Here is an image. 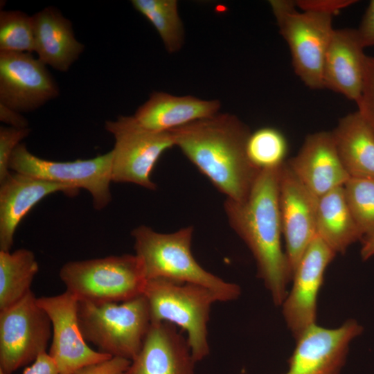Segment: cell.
Returning <instances> with one entry per match:
<instances>
[{
	"label": "cell",
	"mask_w": 374,
	"mask_h": 374,
	"mask_svg": "<svg viewBox=\"0 0 374 374\" xmlns=\"http://www.w3.org/2000/svg\"><path fill=\"white\" fill-rule=\"evenodd\" d=\"M170 131L175 145L226 199L247 198L261 170L248 157L251 132L236 116L218 113Z\"/></svg>",
	"instance_id": "obj_1"
},
{
	"label": "cell",
	"mask_w": 374,
	"mask_h": 374,
	"mask_svg": "<svg viewBox=\"0 0 374 374\" xmlns=\"http://www.w3.org/2000/svg\"><path fill=\"white\" fill-rule=\"evenodd\" d=\"M282 166V165H281ZM281 166L260 172L247 198L241 202L226 199L224 208L231 227L247 245L275 305H281L292 272L281 246L279 207Z\"/></svg>",
	"instance_id": "obj_2"
},
{
	"label": "cell",
	"mask_w": 374,
	"mask_h": 374,
	"mask_svg": "<svg viewBox=\"0 0 374 374\" xmlns=\"http://www.w3.org/2000/svg\"><path fill=\"white\" fill-rule=\"evenodd\" d=\"M193 227L190 226L171 233H158L141 225L131 234L135 255L140 260L146 280L165 278L206 287L219 301H230L240 294V287L207 271L191 252Z\"/></svg>",
	"instance_id": "obj_3"
},
{
	"label": "cell",
	"mask_w": 374,
	"mask_h": 374,
	"mask_svg": "<svg viewBox=\"0 0 374 374\" xmlns=\"http://www.w3.org/2000/svg\"><path fill=\"white\" fill-rule=\"evenodd\" d=\"M78 317L87 342L100 353L130 361L139 353L151 323L143 294L123 302L78 301Z\"/></svg>",
	"instance_id": "obj_4"
},
{
	"label": "cell",
	"mask_w": 374,
	"mask_h": 374,
	"mask_svg": "<svg viewBox=\"0 0 374 374\" xmlns=\"http://www.w3.org/2000/svg\"><path fill=\"white\" fill-rule=\"evenodd\" d=\"M143 294L152 323L166 321L185 330L195 362L209 354L207 324L212 304L219 301L213 292L194 283L155 278L146 280Z\"/></svg>",
	"instance_id": "obj_5"
},
{
	"label": "cell",
	"mask_w": 374,
	"mask_h": 374,
	"mask_svg": "<svg viewBox=\"0 0 374 374\" xmlns=\"http://www.w3.org/2000/svg\"><path fill=\"white\" fill-rule=\"evenodd\" d=\"M59 276L78 301L94 303L132 299L143 294L147 280L135 254L68 262Z\"/></svg>",
	"instance_id": "obj_6"
},
{
	"label": "cell",
	"mask_w": 374,
	"mask_h": 374,
	"mask_svg": "<svg viewBox=\"0 0 374 374\" xmlns=\"http://www.w3.org/2000/svg\"><path fill=\"white\" fill-rule=\"evenodd\" d=\"M279 32L290 50L294 72L308 87L324 88L323 65L334 28L333 15L301 10L295 1H269Z\"/></svg>",
	"instance_id": "obj_7"
},
{
	"label": "cell",
	"mask_w": 374,
	"mask_h": 374,
	"mask_svg": "<svg viewBox=\"0 0 374 374\" xmlns=\"http://www.w3.org/2000/svg\"><path fill=\"white\" fill-rule=\"evenodd\" d=\"M105 127L115 139L112 181L154 190L151 172L161 155L175 145L171 131L153 132L141 126L134 116H125L107 121Z\"/></svg>",
	"instance_id": "obj_8"
},
{
	"label": "cell",
	"mask_w": 374,
	"mask_h": 374,
	"mask_svg": "<svg viewBox=\"0 0 374 374\" xmlns=\"http://www.w3.org/2000/svg\"><path fill=\"white\" fill-rule=\"evenodd\" d=\"M52 337L51 319L30 291L0 310V371L12 374L46 352Z\"/></svg>",
	"instance_id": "obj_9"
},
{
	"label": "cell",
	"mask_w": 374,
	"mask_h": 374,
	"mask_svg": "<svg viewBox=\"0 0 374 374\" xmlns=\"http://www.w3.org/2000/svg\"><path fill=\"white\" fill-rule=\"evenodd\" d=\"M112 150L89 159L55 161L33 154L24 143L15 148L9 163L15 172L87 190L96 210L104 208L112 199Z\"/></svg>",
	"instance_id": "obj_10"
},
{
	"label": "cell",
	"mask_w": 374,
	"mask_h": 374,
	"mask_svg": "<svg viewBox=\"0 0 374 374\" xmlns=\"http://www.w3.org/2000/svg\"><path fill=\"white\" fill-rule=\"evenodd\" d=\"M52 325V342L48 353L61 374H74L80 369L112 357L89 347L80 328L78 300L70 292L37 298Z\"/></svg>",
	"instance_id": "obj_11"
},
{
	"label": "cell",
	"mask_w": 374,
	"mask_h": 374,
	"mask_svg": "<svg viewBox=\"0 0 374 374\" xmlns=\"http://www.w3.org/2000/svg\"><path fill=\"white\" fill-rule=\"evenodd\" d=\"M59 96L46 65L30 53L0 51V103L19 112L34 110Z\"/></svg>",
	"instance_id": "obj_12"
},
{
	"label": "cell",
	"mask_w": 374,
	"mask_h": 374,
	"mask_svg": "<svg viewBox=\"0 0 374 374\" xmlns=\"http://www.w3.org/2000/svg\"><path fill=\"white\" fill-rule=\"evenodd\" d=\"M318 199L285 161L280 171L279 207L285 254L292 276L304 252L317 235Z\"/></svg>",
	"instance_id": "obj_13"
},
{
	"label": "cell",
	"mask_w": 374,
	"mask_h": 374,
	"mask_svg": "<svg viewBox=\"0 0 374 374\" xmlns=\"http://www.w3.org/2000/svg\"><path fill=\"white\" fill-rule=\"evenodd\" d=\"M335 255L317 235L294 271L292 287L281 305L287 328L296 340L316 324L317 295L325 271Z\"/></svg>",
	"instance_id": "obj_14"
},
{
	"label": "cell",
	"mask_w": 374,
	"mask_h": 374,
	"mask_svg": "<svg viewBox=\"0 0 374 374\" xmlns=\"http://www.w3.org/2000/svg\"><path fill=\"white\" fill-rule=\"evenodd\" d=\"M362 331L353 319L335 328L313 325L296 339L283 374H340L351 341Z\"/></svg>",
	"instance_id": "obj_15"
},
{
	"label": "cell",
	"mask_w": 374,
	"mask_h": 374,
	"mask_svg": "<svg viewBox=\"0 0 374 374\" xmlns=\"http://www.w3.org/2000/svg\"><path fill=\"white\" fill-rule=\"evenodd\" d=\"M287 161L299 180L317 197L343 186L350 179L332 131L307 136L297 154Z\"/></svg>",
	"instance_id": "obj_16"
},
{
	"label": "cell",
	"mask_w": 374,
	"mask_h": 374,
	"mask_svg": "<svg viewBox=\"0 0 374 374\" xmlns=\"http://www.w3.org/2000/svg\"><path fill=\"white\" fill-rule=\"evenodd\" d=\"M187 338L172 323H150L142 347L125 374H194Z\"/></svg>",
	"instance_id": "obj_17"
},
{
	"label": "cell",
	"mask_w": 374,
	"mask_h": 374,
	"mask_svg": "<svg viewBox=\"0 0 374 374\" xmlns=\"http://www.w3.org/2000/svg\"><path fill=\"white\" fill-rule=\"evenodd\" d=\"M78 188L15 172L0 183V251H10L23 217L46 196L62 192L73 196Z\"/></svg>",
	"instance_id": "obj_18"
},
{
	"label": "cell",
	"mask_w": 374,
	"mask_h": 374,
	"mask_svg": "<svg viewBox=\"0 0 374 374\" xmlns=\"http://www.w3.org/2000/svg\"><path fill=\"white\" fill-rule=\"evenodd\" d=\"M364 49L356 29H334L324 60V88L357 103L364 87Z\"/></svg>",
	"instance_id": "obj_19"
},
{
	"label": "cell",
	"mask_w": 374,
	"mask_h": 374,
	"mask_svg": "<svg viewBox=\"0 0 374 374\" xmlns=\"http://www.w3.org/2000/svg\"><path fill=\"white\" fill-rule=\"evenodd\" d=\"M220 105L217 100L154 91L133 116L145 129L163 132L215 116L219 113Z\"/></svg>",
	"instance_id": "obj_20"
},
{
	"label": "cell",
	"mask_w": 374,
	"mask_h": 374,
	"mask_svg": "<svg viewBox=\"0 0 374 374\" xmlns=\"http://www.w3.org/2000/svg\"><path fill=\"white\" fill-rule=\"evenodd\" d=\"M33 19L38 58L55 70L68 71L84 49L73 35L71 21L53 7L35 13Z\"/></svg>",
	"instance_id": "obj_21"
},
{
	"label": "cell",
	"mask_w": 374,
	"mask_h": 374,
	"mask_svg": "<svg viewBox=\"0 0 374 374\" xmlns=\"http://www.w3.org/2000/svg\"><path fill=\"white\" fill-rule=\"evenodd\" d=\"M332 132L350 177L374 179V134L360 113L340 118Z\"/></svg>",
	"instance_id": "obj_22"
},
{
	"label": "cell",
	"mask_w": 374,
	"mask_h": 374,
	"mask_svg": "<svg viewBox=\"0 0 374 374\" xmlns=\"http://www.w3.org/2000/svg\"><path fill=\"white\" fill-rule=\"evenodd\" d=\"M317 235L337 253L362 240L348 206L344 186L319 197L317 213Z\"/></svg>",
	"instance_id": "obj_23"
},
{
	"label": "cell",
	"mask_w": 374,
	"mask_h": 374,
	"mask_svg": "<svg viewBox=\"0 0 374 374\" xmlns=\"http://www.w3.org/2000/svg\"><path fill=\"white\" fill-rule=\"evenodd\" d=\"M38 270V262L30 250L0 251V310L18 302L31 291Z\"/></svg>",
	"instance_id": "obj_24"
},
{
	"label": "cell",
	"mask_w": 374,
	"mask_h": 374,
	"mask_svg": "<svg viewBox=\"0 0 374 374\" xmlns=\"http://www.w3.org/2000/svg\"><path fill=\"white\" fill-rule=\"evenodd\" d=\"M131 3L152 24L169 53L181 48L184 29L176 0H132Z\"/></svg>",
	"instance_id": "obj_25"
},
{
	"label": "cell",
	"mask_w": 374,
	"mask_h": 374,
	"mask_svg": "<svg viewBox=\"0 0 374 374\" xmlns=\"http://www.w3.org/2000/svg\"><path fill=\"white\" fill-rule=\"evenodd\" d=\"M287 142L278 130L265 127L251 133L247 153L251 162L260 170L276 168L286 160Z\"/></svg>",
	"instance_id": "obj_26"
},
{
	"label": "cell",
	"mask_w": 374,
	"mask_h": 374,
	"mask_svg": "<svg viewBox=\"0 0 374 374\" xmlns=\"http://www.w3.org/2000/svg\"><path fill=\"white\" fill-rule=\"evenodd\" d=\"M344 190L363 239L374 233V179L350 177L344 185Z\"/></svg>",
	"instance_id": "obj_27"
},
{
	"label": "cell",
	"mask_w": 374,
	"mask_h": 374,
	"mask_svg": "<svg viewBox=\"0 0 374 374\" xmlns=\"http://www.w3.org/2000/svg\"><path fill=\"white\" fill-rule=\"evenodd\" d=\"M0 51H35L33 16L19 10L1 11Z\"/></svg>",
	"instance_id": "obj_28"
},
{
	"label": "cell",
	"mask_w": 374,
	"mask_h": 374,
	"mask_svg": "<svg viewBox=\"0 0 374 374\" xmlns=\"http://www.w3.org/2000/svg\"><path fill=\"white\" fill-rule=\"evenodd\" d=\"M30 131L28 127H0V183L11 175L9 163L12 154L20 144L19 142L29 134Z\"/></svg>",
	"instance_id": "obj_29"
},
{
	"label": "cell",
	"mask_w": 374,
	"mask_h": 374,
	"mask_svg": "<svg viewBox=\"0 0 374 374\" xmlns=\"http://www.w3.org/2000/svg\"><path fill=\"white\" fill-rule=\"evenodd\" d=\"M356 104L357 111L374 134V57H366L363 90Z\"/></svg>",
	"instance_id": "obj_30"
},
{
	"label": "cell",
	"mask_w": 374,
	"mask_h": 374,
	"mask_svg": "<svg viewBox=\"0 0 374 374\" xmlns=\"http://www.w3.org/2000/svg\"><path fill=\"white\" fill-rule=\"evenodd\" d=\"M131 362L125 358L112 357L107 360L87 366L74 374H125Z\"/></svg>",
	"instance_id": "obj_31"
},
{
	"label": "cell",
	"mask_w": 374,
	"mask_h": 374,
	"mask_svg": "<svg viewBox=\"0 0 374 374\" xmlns=\"http://www.w3.org/2000/svg\"><path fill=\"white\" fill-rule=\"evenodd\" d=\"M356 1L353 0H298L295 1L297 8L301 10L326 12L333 16L341 10L346 8Z\"/></svg>",
	"instance_id": "obj_32"
},
{
	"label": "cell",
	"mask_w": 374,
	"mask_h": 374,
	"mask_svg": "<svg viewBox=\"0 0 374 374\" xmlns=\"http://www.w3.org/2000/svg\"><path fill=\"white\" fill-rule=\"evenodd\" d=\"M356 30L364 48L374 46V0L370 1Z\"/></svg>",
	"instance_id": "obj_33"
},
{
	"label": "cell",
	"mask_w": 374,
	"mask_h": 374,
	"mask_svg": "<svg viewBox=\"0 0 374 374\" xmlns=\"http://www.w3.org/2000/svg\"><path fill=\"white\" fill-rule=\"evenodd\" d=\"M23 374H61L47 352L41 354Z\"/></svg>",
	"instance_id": "obj_34"
},
{
	"label": "cell",
	"mask_w": 374,
	"mask_h": 374,
	"mask_svg": "<svg viewBox=\"0 0 374 374\" xmlns=\"http://www.w3.org/2000/svg\"><path fill=\"white\" fill-rule=\"evenodd\" d=\"M0 121L17 128H27L28 121L19 112L0 103Z\"/></svg>",
	"instance_id": "obj_35"
},
{
	"label": "cell",
	"mask_w": 374,
	"mask_h": 374,
	"mask_svg": "<svg viewBox=\"0 0 374 374\" xmlns=\"http://www.w3.org/2000/svg\"><path fill=\"white\" fill-rule=\"evenodd\" d=\"M362 242L361 258L363 260H367L374 256V233L364 238Z\"/></svg>",
	"instance_id": "obj_36"
}]
</instances>
